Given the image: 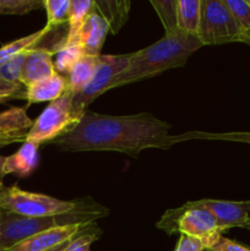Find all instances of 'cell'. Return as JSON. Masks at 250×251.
Masks as SVG:
<instances>
[{"label": "cell", "instance_id": "1", "mask_svg": "<svg viewBox=\"0 0 250 251\" xmlns=\"http://www.w3.org/2000/svg\"><path fill=\"white\" fill-rule=\"evenodd\" d=\"M172 125L150 113L107 115L86 110L80 122L50 142L66 152L113 151L136 158L147 149H171Z\"/></svg>", "mask_w": 250, "mask_h": 251}, {"label": "cell", "instance_id": "2", "mask_svg": "<svg viewBox=\"0 0 250 251\" xmlns=\"http://www.w3.org/2000/svg\"><path fill=\"white\" fill-rule=\"evenodd\" d=\"M203 47L198 36L176 31L166 34L156 43L131 53L126 69L117 76L112 88L151 78L169 69L184 66L191 54Z\"/></svg>", "mask_w": 250, "mask_h": 251}, {"label": "cell", "instance_id": "3", "mask_svg": "<svg viewBox=\"0 0 250 251\" xmlns=\"http://www.w3.org/2000/svg\"><path fill=\"white\" fill-rule=\"evenodd\" d=\"M108 210L98 205L91 198L78 199L71 212L48 217H24L2 211L0 215V251H6L22 240L63 226H85L96 223L105 217Z\"/></svg>", "mask_w": 250, "mask_h": 251}, {"label": "cell", "instance_id": "4", "mask_svg": "<svg viewBox=\"0 0 250 251\" xmlns=\"http://www.w3.org/2000/svg\"><path fill=\"white\" fill-rule=\"evenodd\" d=\"M156 226L169 235L179 232L180 234L196 238L208 249L218 242L223 233L218 227L215 216L210 211L196 205L195 201L184 203L178 208L168 210Z\"/></svg>", "mask_w": 250, "mask_h": 251}, {"label": "cell", "instance_id": "5", "mask_svg": "<svg viewBox=\"0 0 250 251\" xmlns=\"http://www.w3.org/2000/svg\"><path fill=\"white\" fill-rule=\"evenodd\" d=\"M73 98L74 93L70 90H66L60 97L49 103L48 107L33 122L25 142L38 147L44 142L50 144L53 140L58 139L75 126L82 117L76 114L74 110Z\"/></svg>", "mask_w": 250, "mask_h": 251}, {"label": "cell", "instance_id": "6", "mask_svg": "<svg viewBox=\"0 0 250 251\" xmlns=\"http://www.w3.org/2000/svg\"><path fill=\"white\" fill-rule=\"evenodd\" d=\"M77 200L63 201L43 194L21 190L17 185L4 188L0 193V205L4 212L24 217H48L69 213L76 207Z\"/></svg>", "mask_w": 250, "mask_h": 251}, {"label": "cell", "instance_id": "7", "mask_svg": "<svg viewBox=\"0 0 250 251\" xmlns=\"http://www.w3.org/2000/svg\"><path fill=\"white\" fill-rule=\"evenodd\" d=\"M199 39L203 46L243 42L244 33L222 0H201Z\"/></svg>", "mask_w": 250, "mask_h": 251}, {"label": "cell", "instance_id": "8", "mask_svg": "<svg viewBox=\"0 0 250 251\" xmlns=\"http://www.w3.org/2000/svg\"><path fill=\"white\" fill-rule=\"evenodd\" d=\"M129 54H120V55H100L97 65L93 71L92 77L90 78L85 87L80 92L75 93L73 98L74 110L77 115L82 117L87 109L86 108L95 100H97L105 91L110 90V86L114 82L118 75L126 69L129 64Z\"/></svg>", "mask_w": 250, "mask_h": 251}, {"label": "cell", "instance_id": "9", "mask_svg": "<svg viewBox=\"0 0 250 251\" xmlns=\"http://www.w3.org/2000/svg\"><path fill=\"white\" fill-rule=\"evenodd\" d=\"M195 203L215 216L222 232L229 228H244L250 230V200L227 201L203 199Z\"/></svg>", "mask_w": 250, "mask_h": 251}, {"label": "cell", "instance_id": "10", "mask_svg": "<svg viewBox=\"0 0 250 251\" xmlns=\"http://www.w3.org/2000/svg\"><path fill=\"white\" fill-rule=\"evenodd\" d=\"M85 226L75 225L51 228V229L38 233V234L32 235V237L22 240L21 243L14 245L6 251H46L53 249V248L63 244L66 240L75 237Z\"/></svg>", "mask_w": 250, "mask_h": 251}, {"label": "cell", "instance_id": "11", "mask_svg": "<svg viewBox=\"0 0 250 251\" xmlns=\"http://www.w3.org/2000/svg\"><path fill=\"white\" fill-rule=\"evenodd\" d=\"M55 53L47 48L29 49L21 71V83L25 87L33 85L55 73L53 56Z\"/></svg>", "mask_w": 250, "mask_h": 251}, {"label": "cell", "instance_id": "12", "mask_svg": "<svg viewBox=\"0 0 250 251\" xmlns=\"http://www.w3.org/2000/svg\"><path fill=\"white\" fill-rule=\"evenodd\" d=\"M109 31L108 22L97 11L91 9L78 33V42L82 46L85 55H100V49Z\"/></svg>", "mask_w": 250, "mask_h": 251}, {"label": "cell", "instance_id": "13", "mask_svg": "<svg viewBox=\"0 0 250 251\" xmlns=\"http://www.w3.org/2000/svg\"><path fill=\"white\" fill-rule=\"evenodd\" d=\"M68 90V78L55 71L49 77L26 87L27 107L33 103L53 102Z\"/></svg>", "mask_w": 250, "mask_h": 251}, {"label": "cell", "instance_id": "14", "mask_svg": "<svg viewBox=\"0 0 250 251\" xmlns=\"http://www.w3.org/2000/svg\"><path fill=\"white\" fill-rule=\"evenodd\" d=\"M38 164V146L24 142L20 150L9 157H5L4 174H16L20 178L28 176Z\"/></svg>", "mask_w": 250, "mask_h": 251}, {"label": "cell", "instance_id": "15", "mask_svg": "<svg viewBox=\"0 0 250 251\" xmlns=\"http://www.w3.org/2000/svg\"><path fill=\"white\" fill-rule=\"evenodd\" d=\"M201 19V0H176V27L184 33L198 36Z\"/></svg>", "mask_w": 250, "mask_h": 251}, {"label": "cell", "instance_id": "16", "mask_svg": "<svg viewBox=\"0 0 250 251\" xmlns=\"http://www.w3.org/2000/svg\"><path fill=\"white\" fill-rule=\"evenodd\" d=\"M92 9L108 22L110 32L115 34L126 22L130 1H93Z\"/></svg>", "mask_w": 250, "mask_h": 251}, {"label": "cell", "instance_id": "17", "mask_svg": "<svg viewBox=\"0 0 250 251\" xmlns=\"http://www.w3.org/2000/svg\"><path fill=\"white\" fill-rule=\"evenodd\" d=\"M32 125L33 122L25 108L12 107L0 113V135L27 134Z\"/></svg>", "mask_w": 250, "mask_h": 251}, {"label": "cell", "instance_id": "18", "mask_svg": "<svg viewBox=\"0 0 250 251\" xmlns=\"http://www.w3.org/2000/svg\"><path fill=\"white\" fill-rule=\"evenodd\" d=\"M100 56V55H98ZM98 56H90L85 55L73 66L70 71H69L68 76V90L75 93L80 92L86 83L90 81L92 77L93 71H95L96 65H97Z\"/></svg>", "mask_w": 250, "mask_h": 251}, {"label": "cell", "instance_id": "19", "mask_svg": "<svg viewBox=\"0 0 250 251\" xmlns=\"http://www.w3.org/2000/svg\"><path fill=\"white\" fill-rule=\"evenodd\" d=\"M48 32H50V29L44 27L41 31L34 32V33L22 37V38H19L16 39V41L11 42V43L2 46L1 48H0V66L4 65L5 63L10 61L11 59H14L15 56L24 53V51L29 50V49L38 46V44L41 43L42 39H43V37L46 36Z\"/></svg>", "mask_w": 250, "mask_h": 251}, {"label": "cell", "instance_id": "20", "mask_svg": "<svg viewBox=\"0 0 250 251\" xmlns=\"http://www.w3.org/2000/svg\"><path fill=\"white\" fill-rule=\"evenodd\" d=\"M82 56H85V51L80 42H66L55 53V59H54L55 71L66 77L69 71Z\"/></svg>", "mask_w": 250, "mask_h": 251}, {"label": "cell", "instance_id": "21", "mask_svg": "<svg viewBox=\"0 0 250 251\" xmlns=\"http://www.w3.org/2000/svg\"><path fill=\"white\" fill-rule=\"evenodd\" d=\"M92 0H71L66 42H78V33L92 9Z\"/></svg>", "mask_w": 250, "mask_h": 251}, {"label": "cell", "instance_id": "22", "mask_svg": "<svg viewBox=\"0 0 250 251\" xmlns=\"http://www.w3.org/2000/svg\"><path fill=\"white\" fill-rule=\"evenodd\" d=\"M176 144L188 140H218V141L243 142L250 144V131H233V132H203V131H188L181 135L174 136Z\"/></svg>", "mask_w": 250, "mask_h": 251}, {"label": "cell", "instance_id": "23", "mask_svg": "<svg viewBox=\"0 0 250 251\" xmlns=\"http://www.w3.org/2000/svg\"><path fill=\"white\" fill-rule=\"evenodd\" d=\"M70 5L71 0H43L47 11V28L53 31L69 22Z\"/></svg>", "mask_w": 250, "mask_h": 251}, {"label": "cell", "instance_id": "24", "mask_svg": "<svg viewBox=\"0 0 250 251\" xmlns=\"http://www.w3.org/2000/svg\"><path fill=\"white\" fill-rule=\"evenodd\" d=\"M151 5L156 10L166 34L174 33L178 31L176 27V0H152Z\"/></svg>", "mask_w": 250, "mask_h": 251}, {"label": "cell", "instance_id": "25", "mask_svg": "<svg viewBox=\"0 0 250 251\" xmlns=\"http://www.w3.org/2000/svg\"><path fill=\"white\" fill-rule=\"evenodd\" d=\"M244 33L243 42L250 37V4L248 0H222Z\"/></svg>", "mask_w": 250, "mask_h": 251}, {"label": "cell", "instance_id": "26", "mask_svg": "<svg viewBox=\"0 0 250 251\" xmlns=\"http://www.w3.org/2000/svg\"><path fill=\"white\" fill-rule=\"evenodd\" d=\"M100 233L102 232L96 223L85 226L80 230V233L74 238L66 251H90L91 245L100 238Z\"/></svg>", "mask_w": 250, "mask_h": 251}, {"label": "cell", "instance_id": "27", "mask_svg": "<svg viewBox=\"0 0 250 251\" xmlns=\"http://www.w3.org/2000/svg\"><path fill=\"white\" fill-rule=\"evenodd\" d=\"M42 6V0H0V14L25 15Z\"/></svg>", "mask_w": 250, "mask_h": 251}, {"label": "cell", "instance_id": "28", "mask_svg": "<svg viewBox=\"0 0 250 251\" xmlns=\"http://www.w3.org/2000/svg\"><path fill=\"white\" fill-rule=\"evenodd\" d=\"M27 53H28V50L24 51V53L15 56L14 59L0 66V80L12 83H21V71Z\"/></svg>", "mask_w": 250, "mask_h": 251}, {"label": "cell", "instance_id": "29", "mask_svg": "<svg viewBox=\"0 0 250 251\" xmlns=\"http://www.w3.org/2000/svg\"><path fill=\"white\" fill-rule=\"evenodd\" d=\"M0 98L5 100H26V87L21 83L0 80Z\"/></svg>", "mask_w": 250, "mask_h": 251}, {"label": "cell", "instance_id": "30", "mask_svg": "<svg viewBox=\"0 0 250 251\" xmlns=\"http://www.w3.org/2000/svg\"><path fill=\"white\" fill-rule=\"evenodd\" d=\"M203 249H208V248H206V245L201 240L190 237V235L180 234L174 251H202Z\"/></svg>", "mask_w": 250, "mask_h": 251}, {"label": "cell", "instance_id": "31", "mask_svg": "<svg viewBox=\"0 0 250 251\" xmlns=\"http://www.w3.org/2000/svg\"><path fill=\"white\" fill-rule=\"evenodd\" d=\"M211 249L215 251H250V248L244 247V245L225 237H221Z\"/></svg>", "mask_w": 250, "mask_h": 251}, {"label": "cell", "instance_id": "32", "mask_svg": "<svg viewBox=\"0 0 250 251\" xmlns=\"http://www.w3.org/2000/svg\"><path fill=\"white\" fill-rule=\"evenodd\" d=\"M27 134H14V135H0V149L7 146V145L17 144V142H25Z\"/></svg>", "mask_w": 250, "mask_h": 251}, {"label": "cell", "instance_id": "33", "mask_svg": "<svg viewBox=\"0 0 250 251\" xmlns=\"http://www.w3.org/2000/svg\"><path fill=\"white\" fill-rule=\"evenodd\" d=\"M78 233H80V232H78ZM78 233H77V234H78ZM77 234H76V235H77ZM76 235H75V237H76ZM75 237H74V238H75ZM74 238H71V239L66 240V242H64L63 244L58 245V247L53 248V249H49V250H46V251H66V250H68L69 245H70L71 242H73Z\"/></svg>", "mask_w": 250, "mask_h": 251}, {"label": "cell", "instance_id": "34", "mask_svg": "<svg viewBox=\"0 0 250 251\" xmlns=\"http://www.w3.org/2000/svg\"><path fill=\"white\" fill-rule=\"evenodd\" d=\"M4 163H5V157L0 156V191L5 188L4 183H2V178L5 176L4 174Z\"/></svg>", "mask_w": 250, "mask_h": 251}, {"label": "cell", "instance_id": "35", "mask_svg": "<svg viewBox=\"0 0 250 251\" xmlns=\"http://www.w3.org/2000/svg\"><path fill=\"white\" fill-rule=\"evenodd\" d=\"M6 102H9V100H5V98H0V104H1V103H6Z\"/></svg>", "mask_w": 250, "mask_h": 251}, {"label": "cell", "instance_id": "36", "mask_svg": "<svg viewBox=\"0 0 250 251\" xmlns=\"http://www.w3.org/2000/svg\"><path fill=\"white\" fill-rule=\"evenodd\" d=\"M244 43L249 44V46H250V37H249V38H247V39H245V41H244Z\"/></svg>", "mask_w": 250, "mask_h": 251}, {"label": "cell", "instance_id": "37", "mask_svg": "<svg viewBox=\"0 0 250 251\" xmlns=\"http://www.w3.org/2000/svg\"><path fill=\"white\" fill-rule=\"evenodd\" d=\"M202 251H215V250H212V249H203Z\"/></svg>", "mask_w": 250, "mask_h": 251}, {"label": "cell", "instance_id": "38", "mask_svg": "<svg viewBox=\"0 0 250 251\" xmlns=\"http://www.w3.org/2000/svg\"><path fill=\"white\" fill-rule=\"evenodd\" d=\"M0 193H1V191H0ZM1 212H2V210H1V205H0V215H1Z\"/></svg>", "mask_w": 250, "mask_h": 251}]
</instances>
